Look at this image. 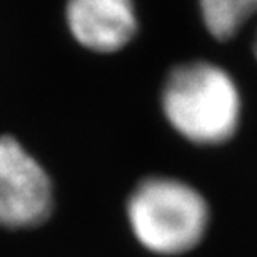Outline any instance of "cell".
<instances>
[{
  "label": "cell",
  "mask_w": 257,
  "mask_h": 257,
  "mask_svg": "<svg viewBox=\"0 0 257 257\" xmlns=\"http://www.w3.org/2000/svg\"><path fill=\"white\" fill-rule=\"evenodd\" d=\"M254 4H255V12H257V0H254ZM252 50H254V55L257 59V32H255V37H254V42H252Z\"/></svg>",
  "instance_id": "cell-6"
},
{
  "label": "cell",
  "mask_w": 257,
  "mask_h": 257,
  "mask_svg": "<svg viewBox=\"0 0 257 257\" xmlns=\"http://www.w3.org/2000/svg\"><path fill=\"white\" fill-rule=\"evenodd\" d=\"M199 10L207 32L225 42L255 14V4L254 0H199Z\"/></svg>",
  "instance_id": "cell-5"
},
{
  "label": "cell",
  "mask_w": 257,
  "mask_h": 257,
  "mask_svg": "<svg viewBox=\"0 0 257 257\" xmlns=\"http://www.w3.org/2000/svg\"><path fill=\"white\" fill-rule=\"evenodd\" d=\"M204 195L174 177H147L127 200V220L137 242L157 255H181L204 239L209 225Z\"/></svg>",
  "instance_id": "cell-2"
},
{
  "label": "cell",
  "mask_w": 257,
  "mask_h": 257,
  "mask_svg": "<svg viewBox=\"0 0 257 257\" xmlns=\"http://www.w3.org/2000/svg\"><path fill=\"white\" fill-rule=\"evenodd\" d=\"M65 20L72 37L97 54L124 49L139 27L134 0H67Z\"/></svg>",
  "instance_id": "cell-4"
},
{
  "label": "cell",
  "mask_w": 257,
  "mask_h": 257,
  "mask_svg": "<svg viewBox=\"0 0 257 257\" xmlns=\"http://www.w3.org/2000/svg\"><path fill=\"white\" fill-rule=\"evenodd\" d=\"M54 207V184L45 167L19 139L0 136V229H35Z\"/></svg>",
  "instance_id": "cell-3"
},
{
  "label": "cell",
  "mask_w": 257,
  "mask_h": 257,
  "mask_svg": "<svg viewBox=\"0 0 257 257\" xmlns=\"http://www.w3.org/2000/svg\"><path fill=\"white\" fill-rule=\"evenodd\" d=\"M240 94L222 67L195 60L174 67L162 87V110L184 139L200 146L229 141L240 120Z\"/></svg>",
  "instance_id": "cell-1"
}]
</instances>
